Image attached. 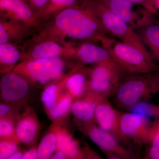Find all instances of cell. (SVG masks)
I'll list each match as a JSON object with an SVG mask.
<instances>
[{
	"label": "cell",
	"mask_w": 159,
	"mask_h": 159,
	"mask_svg": "<svg viewBox=\"0 0 159 159\" xmlns=\"http://www.w3.org/2000/svg\"><path fill=\"white\" fill-rule=\"evenodd\" d=\"M88 134L91 140L104 151L110 158H136L132 152L119 143L120 142L113 135L99 127L93 126L89 128Z\"/></svg>",
	"instance_id": "52a82bcc"
},
{
	"label": "cell",
	"mask_w": 159,
	"mask_h": 159,
	"mask_svg": "<svg viewBox=\"0 0 159 159\" xmlns=\"http://www.w3.org/2000/svg\"><path fill=\"white\" fill-rule=\"evenodd\" d=\"M37 129V125L34 120L31 119H24L18 124L16 135L23 143H30L34 140Z\"/></svg>",
	"instance_id": "9a60e30c"
},
{
	"label": "cell",
	"mask_w": 159,
	"mask_h": 159,
	"mask_svg": "<svg viewBox=\"0 0 159 159\" xmlns=\"http://www.w3.org/2000/svg\"><path fill=\"white\" fill-rule=\"evenodd\" d=\"M15 144L11 142H2L0 144V159H9L17 150Z\"/></svg>",
	"instance_id": "484cf974"
},
{
	"label": "cell",
	"mask_w": 159,
	"mask_h": 159,
	"mask_svg": "<svg viewBox=\"0 0 159 159\" xmlns=\"http://www.w3.org/2000/svg\"><path fill=\"white\" fill-rule=\"evenodd\" d=\"M57 89L56 86H50L45 90L42 95V101L49 111L52 110L57 105L56 101Z\"/></svg>",
	"instance_id": "cb8c5ba5"
},
{
	"label": "cell",
	"mask_w": 159,
	"mask_h": 159,
	"mask_svg": "<svg viewBox=\"0 0 159 159\" xmlns=\"http://www.w3.org/2000/svg\"><path fill=\"white\" fill-rule=\"evenodd\" d=\"M157 6L159 8V0H156Z\"/></svg>",
	"instance_id": "d590c367"
},
{
	"label": "cell",
	"mask_w": 159,
	"mask_h": 159,
	"mask_svg": "<svg viewBox=\"0 0 159 159\" xmlns=\"http://www.w3.org/2000/svg\"><path fill=\"white\" fill-rule=\"evenodd\" d=\"M65 154L62 152L59 151L57 153L55 154L53 157L52 159H65Z\"/></svg>",
	"instance_id": "836d02e7"
},
{
	"label": "cell",
	"mask_w": 159,
	"mask_h": 159,
	"mask_svg": "<svg viewBox=\"0 0 159 159\" xmlns=\"http://www.w3.org/2000/svg\"><path fill=\"white\" fill-rule=\"evenodd\" d=\"M127 74L112 94L118 109L128 111L138 102L145 101L159 93V74Z\"/></svg>",
	"instance_id": "6da1fadb"
},
{
	"label": "cell",
	"mask_w": 159,
	"mask_h": 159,
	"mask_svg": "<svg viewBox=\"0 0 159 159\" xmlns=\"http://www.w3.org/2000/svg\"><path fill=\"white\" fill-rule=\"evenodd\" d=\"M61 50V48L57 43L48 42L36 46L33 49L32 55L36 59L54 58Z\"/></svg>",
	"instance_id": "ac0fdd59"
},
{
	"label": "cell",
	"mask_w": 159,
	"mask_h": 159,
	"mask_svg": "<svg viewBox=\"0 0 159 159\" xmlns=\"http://www.w3.org/2000/svg\"><path fill=\"white\" fill-rule=\"evenodd\" d=\"M29 1L34 6L40 7L46 5L49 0H29Z\"/></svg>",
	"instance_id": "1f68e13d"
},
{
	"label": "cell",
	"mask_w": 159,
	"mask_h": 159,
	"mask_svg": "<svg viewBox=\"0 0 159 159\" xmlns=\"http://www.w3.org/2000/svg\"><path fill=\"white\" fill-rule=\"evenodd\" d=\"M9 39L8 34L6 31V29L3 27L2 24H0V43L1 44H5L8 41Z\"/></svg>",
	"instance_id": "f546056e"
},
{
	"label": "cell",
	"mask_w": 159,
	"mask_h": 159,
	"mask_svg": "<svg viewBox=\"0 0 159 159\" xmlns=\"http://www.w3.org/2000/svg\"><path fill=\"white\" fill-rule=\"evenodd\" d=\"M102 41L112 58L126 74H147L157 70L153 56L109 36Z\"/></svg>",
	"instance_id": "7a4b0ae2"
},
{
	"label": "cell",
	"mask_w": 159,
	"mask_h": 159,
	"mask_svg": "<svg viewBox=\"0 0 159 159\" xmlns=\"http://www.w3.org/2000/svg\"><path fill=\"white\" fill-rule=\"evenodd\" d=\"M51 6L54 7H68L72 6L77 0H49Z\"/></svg>",
	"instance_id": "f1b7e54d"
},
{
	"label": "cell",
	"mask_w": 159,
	"mask_h": 159,
	"mask_svg": "<svg viewBox=\"0 0 159 159\" xmlns=\"http://www.w3.org/2000/svg\"><path fill=\"white\" fill-rule=\"evenodd\" d=\"M64 65L57 57L36 59L29 63L27 70L29 75L36 81L44 84L61 76Z\"/></svg>",
	"instance_id": "ba28073f"
},
{
	"label": "cell",
	"mask_w": 159,
	"mask_h": 159,
	"mask_svg": "<svg viewBox=\"0 0 159 159\" xmlns=\"http://www.w3.org/2000/svg\"><path fill=\"white\" fill-rule=\"evenodd\" d=\"M134 3L128 0H103L102 5L132 27H141L151 23V20L139 18L134 9Z\"/></svg>",
	"instance_id": "30bf717a"
},
{
	"label": "cell",
	"mask_w": 159,
	"mask_h": 159,
	"mask_svg": "<svg viewBox=\"0 0 159 159\" xmlns=\"http://www.w3.org/2000/svg\"><path fill=\"white\" fill-rule=\"evenodd\" d=\"M150 147L147 154V158L159 159V121L154 122L151 136Z\"/></svg>",
	"instance_id": "603a6c76"
},
{
	"label": "cell",
	"mask_w": 159,
	"mask_h": 159,
	"mask_svg": "<svg viewBox=\"0 0 159 159\" xmlns=\"http://www.w3.org/2000/svg\"><path fill=\"white\" fill-rule=\"evenodd\" d=\"M29 89V85L25 80L15 74H6L1 80V94L6 101L20 100L25 97Z\"/></svg>",
	"instance_id": "8fae6325"
},
{
	"label": "cell",
	"mask_w": 159,
	"mask_h": 159,
	"mask_svg": "<svg viewBox=\"0 0 159 159\" xmlns=\"http://www.w3.org/2000/svg\"><path fill=\"white\" fill-rule=\"evenodd\" d=\"M57 27L70 37L85 39L92 37L99 30L98 24L84 12L76 9L63 10L56 18Z\"/></svg>",
	"instance_id": "3957f363"
},
{
	"label": "cell",
	"mask_w": 159,
	"mask_h": 159,
	"mask_svg": "<svg viewBox=\"0 0 159 159\" xmlns=\"http://www.w3.org/2000/svg\"><path fill=\"white\" fill-rule=\"evenodd\" d=\"M158 118H159V116H158Z\"/></svg>",
	"instance_id": "8d00e7d4"
},
{
	"label": "cell",
	"mask_w": 159,
	"mask_h": 159,
	"mask_svg": "<svg viewBox=\"0 0 159 159\" xmlns=\"http://www.w3.org/2000/svg\"><path fill=\"white\" fill-rule=\"evenodd\" d=\"M120 113L109 102L108 98H104L97 104L95 118L100 128L111 134L119 142L123 143L119 129Z\"/></svg>",
	"instance_id": "9c48e42d"
},
{
	"label": "cell",
	"mask_w": 159,
	"mask_h": 159,
	"mask_svg": "<svg viewBox=\"0 0 159 159\" xmlns=\"http://www.w3.org/2000/svg\"><path fill=\"white\" fill-rule=\"evenodd\" d=\"M57 147L66 156L74 157L79 153V146L76 141L66 133H58L57 135Z\"/></svg>",
	"instance_id": "e0dca14e"
},
{
	"label": "cell",
	"mask_w": 159,
	"mask_h": 159,
	"mask_svg": "<svg viewBox=\"0 0 159 159\" xmlns=\"http://www.w3.org/2000/svg\"><path fill=\"white\" fill-rule=\"evenodd\" d=\"M101 98L91 93L87 99L75 102L72 107V113L77 119L88 122L95 117V111Z\"/></svg>",
	"instance_id": "4fadbf2b"
},
{
	"label": "cell",
	"mask_w": 159,
	"mask_h": 159,
	"mask_svg": "<svg viewBox=\"0 0 159 159\" xmlns=\"http://www.w3.org/2000/svg\"><path fill=\"white\" fill-rule=\"evenodd\" d=\"M143 27L139 36L150 49L154 58L159 62V25L151 23Z\"/></svg>",
	"instance_id": "5bb4252c"
},
{
	"label": "cell",
	"mask_w": 159,
	"mask_h": 159,
	"mask_svg": "<svg viewBox=\"0 0 159 159\" xmlns=\"http://www.w3.org/2000/svg\"><path fill=\"white\" fill-rule=\"evenodd\" d=\"M85 85V77L82 74H74L70 77L67 82L69 90L75 97H80L83 93Z\"/></svg>",
	"instance_id": "44dd1931"
},
{
	"label": "cell",
	"mask_w": 159,
	"mask_h": 159,
	"mask_svg": "<svg viewBox=\"0 0 159 159\" xmlns=\"http://www.w3.org/2000/svg\"><path fill=\"white\" fill-rule=\"evenodd\" d=\"M71 104V99L66 97L63 98L52 110L50 111V114L54 119H57L66 114L70 108Z\"/></svg>",
	"instance_id": "d4e9b609"
},
{
	"label": "cell",
	"mask_w": 159,
	"mask_h": 159,
	"mask_svg": "<svg viewBox=\"0 0 159 159\" xmlns=\"http://www.w3.org/2000/svg\"><path fill=\"white\" fill-rule=\"evenodd\" d=\"M153 124L150 119L137 114L121 112L119 126L123 143L130 140L140 145L149 143Z\"/></svg>",
	"instance_id": "8992f818"
},
{
	"label": "cell",
	"mask_w": 159,
	"mask_h": 159,
	"mask_svg": "<svg viewBox=\"0 0 159 159\" xmlns=\"http://www.w3.org/2000/svg\"><path fill=\"white\" fill-rule=\"evenodd\" d=\"M9 111V107L4 104H1L0 105V116L2 117L5 116Z\"/></svg>",
	"instance_id": "d6a6232c"
},
{
	"label": "cell",
	"mask_w": 159,
	"mask_h": 159,
	"mask_svg": "<svg viewBox=\"0 0 159 159\" xmlns=\"http://www.w3.org/2000/svg\"><path fill=\"white\" fill-rule=\"evenodd\" d=\"M99 8L102 26L108 34L136 48L147 55L152 56L139 34L132 27L114 14L104 5H100Z\"/></svg>",
	"instance_id": "5b68a950"
},
{
	"label": "cell",
	"mask_w": 159,
	"mask_h": 159,
	"mask_svg": "<svg viewBox=\"0 0 159 159\" xmlns=\"http://www.w3.org/2000/svg\"><path fill=\"white\" fill-rule=\"evenodd\" d=\"M19 51L10 45L1 44L0 46V60L1 62L6 64L14 63L20 59Z\"/></svg>",
	"instance_id": "7402d4cb"
},
{
	"label": "cell",
	"mask_w": 159,
	"mask_h": 159,
	"mask_svg": "<svg viewBox=\"0 0 159 159\" xmlns=\"http://www.w3.org/2000/svg\"><path fill=\"white\" fill-rule=\"evenodd\" d=\"M129 2L135 4L142 5L147 10L155 14L157 11L156 7L152 4L149 0H128Z\"/></svg>",
	"instance_id": "83f0119b"
},
{
	"label": "cell",
	"mask_w": 159,
	"mask_h": 159,
	"mask_svg": "<svg viewBox=\"0 0 159 159\" xmlns=\"http://www.w3.org/2000/svg\"><path fill=\"white\" fill-rule=\"evenodd\" d=\"M0 6L12 11L20 19H29L31 16V10L23 0H0Z\"/></svg>",
	"instance_id": "2e32d148"
},
{
	"label": "cell",
	"mask_w": 159,
	"mask_h": 159,
	"mask_svg": "<svg viewBox=\"0 0 159 159\" xmlns=\"http://www.w3.org/2000/svg\"><path fill=\"white\" fill-rule=\"evenodd\" d=\"M38 158L37 151L31 150L27 151L23 155V159H33Z\"/></svg>",
	"instance_id": "4dcf8cb0"
},
{
	"label": "cell",
	"mask_w": 159,
	"mask_h": 159,
	"mask_svg": "<svg viewBox=\"0 0 159 159\" xmlns=\"http://www.w3.org/2000/svg\"><path fill=\"white\" fill-rule=\"evenodd\" d=\"M56 147L57 137L54 134H48L42 140L38 148V158H49Z\"/></svg>",
	"instance_id": "d6986e66"
},
{
	"label": "cell",
	"mask_w": 159,
	"mask_h": 159,
	"mask_svg": "<svg viewBox=\"0 0 159 159\" xmlns=\"http://www.w3.org/2000/svg\"><path fill=\"white\" fill-rule=\"evenodd\" d=\"M23 154L20 152H15L11 156L9 159H22Z\"/></svg>",
	"instance_id": "e575fe53"
},
{
	"label": "cell",
	"mask_w": 159,
	"mask_h": 159,
	"mask_svg": "<svg viewBox=\"0 0 159 159\" xmlns=\"http://www.w3.org/2000/svg\"><path fill=\"white\" fill-rule=\"evenodd\" d=\"M77 54L80 60L85 63H99L113 60L106 48L91 43L82 45L79 48Z\"/></svg>",
	"instance_id": "7c38bea8"
},
{
	"label": "cell",
	"mask_w": 159,
	"mask_h": 159,
	"mask_svg": "<svg viewBox=\"0 0 159 159\" xmlns=\"http://www.w3.org/2000/svg\"><path fill=\"white\" fill-rule=\"evenodd\" d=\"M128 111L150 120L152 118H158L159 106L151 104L146 101H142L132 107Z\"/></svg>",
	"instance_id": "ffe728a7"
},
{
	"label": "cell",
	"mask_w": 159,
	"mask_h": 159,
	"mask_svg": "<svg viewBox=\"0 0 159 159\" xmlns=\"http://www.w3.org/2000/svg\"><path fill=\"white\" fill-rule=\"evenodd\" d=\"M13 131L12 124L6 120H2L0 122V136L6 137L11 134Z\"/></svg>",
	"instance_id": "4316f807"
},
{
	"label": "cell",
	"mask_w": 159,
	"mask_h": 159,
	"mask_svg": "<svg viewBox=\"0 0 159 159\" xmlns=\"http://www.w3.org/2000/svg\"><path fill=\"white\" fill-rule=\"evenodd\" d=\"M98 64L91 74V93L101 98H108L113 93L121 80L127 74L114 60Z\"/></svg>",
	"instance_id": "277c9868"
}]
</instances>
